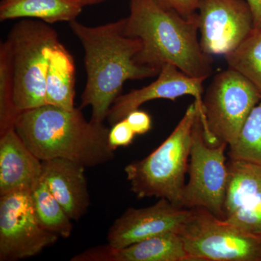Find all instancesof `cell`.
<instances>
[{
    "label": "cell",
    "instance_id": "cell-1",
    "mask_svg": "<svg viewBox=\"0 0 261 261\" xmlns=\"http://www.w3.org/2000/svg\"><path fill=\"white\" fill-rule=\"evenodd\" d=\"M124 23L125 18L97 27H87L76 20L70 22L84 48L87 74L81 108L92 107V121L107 119L126 81L150 78L161 71L135 61L142 44L140 39L125 34Z\"/></svg>",
    "mask_w": 261,
    "mask_h": 261
},
{
    "label": "cell",
    "instance_id": "cell-2",
    "mask_svg": "<svg viewBox=\"0 0 261 261\" xmlns=\"http://www.w3.org/2000/svg\"><path fill=\"white\" fill-rule=\"evenodd\" d=\"M197 13L190 17L163 6L157 0H130L124 32L140 40L135 56L138 64L161 69L172 64L193 78H208L212 58L202 51L197 39Z\"/></svg>",
    "mask_w": 261,
    "mask_h": 261
},
{
    "label": "cell",
    "instance_id": "cell-3",
    "mask_svg": "<svg viewBox=\"0 0 261 261\" xmlns=\"http://www.w3.org/2000/svg\"><path fill=\"white\" fill-rule=\"evenodd\" d=\"M14 128L42 161L63 159L86 168L100 166L115 158L108 140L109 128L103 123L87 121L79 108L45 105L23 111Z\"/></svg>",
    "mask_w": 261,
    "mask_h": 261
},
{
    "label": "cell",
    "instance_id": "cell-4",
    "mask_svg": "<svg viewBox=\"0 0 261 261\" xmlns=\"http://www.w3.org/2000/svg\"><path fill=\"white\" fill-rule=\"evenodd\" d=\"M198 109L195 100L172 133L155 150L126 166L130 191L138 198H164L180 206L189 168L192 127Z\"/></svg>",
    "mask_w": 261,
    "mask_h": 261
},
{
    "label": "cell",
    "instance_id": "cell-5",
    "mask_svg": "<svg viewBox=\"0 0 261 261\" xmlns=\"http://www.w3.org/2000/svg\"><path fill=\"white\" fill-rule=\"evenodd\" d=\"M45 22L22 19L8 35L14 81V102L20 112L47 105L46 77L51 51L60 42Z\"/></svg>",
    "mask_w": 261,
    "mask_h": 261
},
{
    "label": "cell",
    "instance_id": "cell-6",
    "mask_svg": "<svg viewBox=\"0 0 261 261\" xmlns=\"http://www.w3.org/2000/svg\"><path fill=\"white\" fill-rule=\"evenodd\" d=\"M260 97V89L236 70L228 68L215 75L202 99L207 143L232 145Z\"/></svg>",
    "mask_w": 261,
    "mask_h": 261
},
{
    "label": "cell",
    "instance_id": "cell-7",
    "mask_svg": "<svg viewBox=\"0 0 261 261\" xmlns=\"http://www.w3.org/2000/svg\"><path fill=\"white\" fill-rule=\"evenodd\" d=\"M179 234L188 261H261V236L243 231L203 207L191 208Z\"/></svg>",
    "mask_w": 261,
    "mask_h": 261
},
{
    "label": "cell",
    "instance_id": "cell-8",
    "mask_svg": "<svg viewBox=\"0 0 261 261\" xmlns=\"http://www.w3.org/2000/svg\"><path fill=\"white\" fill-rule=\"evenodd\" d=\"M198 104V103H197ZM228 144L212 147L204 136L200 108L192 130L190 180L185 185L180 206L185 208L203 207L224 219V204L228 181L225 151Z\"/></svg>",
    "mask_w": 261,
    "mask_h": 261
},
{
    "label": "cell",
    "instance_id": "cell-9",
    "mask_svg": "<svg viewBox=\"0 0 261 261\" xmlns=\"http://www.w3.org/2000/svg\"><path fill=\"white\" fill-rule=\"evenodd\" d=\"M58 238L39 222L32 189H18L0 195V260L34 256L54 245Z\"/></svg>",
    "mask_w": 261,
    "mask_h": 261
},
{
    "label": "cell",
    "instance_id": "cell-10",
    "mask_svg": "<svg viewBox=\"0 0 261 261\" xmlns=\"http://www.w3.org/2000/svg\"><path fill=\"white\" fill-rule=\"evenodd\" d=\"M197 13L200 47L210 56L231 53L254 29L246 0H200Z\"/></svg>",
    "mask_w": 261,
    "mask_h": 261
},
{
    "label": "cell",
    "instance_id": "cell-11",
    "mask_svg": "<svg viewBox=\"0 0 261 261\" xmlns=\"http://www.w3.org/2000/svg\"><path fill=\"white\" fill-rule=\"evenodd\" d=\"M190 215L191 209L174 205L164 198L144 208L130 207L110 228L108 244L122 248L156 235L179 233Z\"/></svg>",
    "mask_w": 261,
    "mask_h": 261
},
{
    "label": "cell",
    "instance_id": "cell-12",
    "mask_svg": "<svg viewBox=\"0 0 261 261\" xmlns=\"http://www.w3.org/2000/svg\"><path fill=\"white\" fill-rule=\"evenodd\" d=\"M224 204V220L261 236V166L230 159Z\"/></svg>",
    "mask_w": 261,
    "mask_h": 261
},
{
    "label": "cell",
    "instance_id": "cell-13",
    "mask_svg": "<svg viewBox=\"0 0 261 261\" xmlns=\"http://www.w3.org/2000/svg\"><path fill=\"white\" fill-rule=\"evenodd\" d=\"M205 80L190 76L172 64L163 65L159 77L152 84L117 98L108 113L107 120L110 124L114 125L145 102L158 99L175 100L185 95L195 97L203 113L202 84Z\"/></svg>",
    "mask_w": 261,
    "mask_h": 261
},
{
    "label": "cell",
    "instance_id": "cell-14",
    "mask_svg": "<svg viewBox=\"0 0 261 261\" xmlns=\"http://www.w3.org/2000/svg\"><path fill=\"white\" fill-rule=\"evenodd\" d=\"M72 261H188L179 233L156 235L122 248L110 245L93 247L75 255Z\"/></svg>",
    "mask_w": 261,
    "mask_h": 261
},
{
    "label": "cell",
    "instance_id": "cell-15",
    "mask_svg": "<svg viewBox=\"0 0 261 261\" xmlns=\"http://www.w3.org/2000/svg\"><path fill=\"white\" fill-rule=\"evenodd\" d=\"M85 167L69 160L42 161V177L71 220L78 221L90 205Z\"/></svg>",
    "mask_w": 261,
    "mask_h": 261
},
{
    "label": "cell",
    "instance_id": "cell-16",
    "mask_svg": "<svg viewBox=\"0 0 261 261\" xmlns=\"http://www.w3.org/2000/svg\"><path fill=\"white\" fill-rule=\"evenodd\" d=\"M42 175V161L25 146L14 128L0 135V195L32 189Z\"/></svg>",
    "mask_w": 261,
    "mask_h": 261
},
{
    "label": "cell",
    "instance_id": "cell-17",
    "mask_svg": "<svg viewBox=\"0 0 261 261\" xmlns=\"http://www.w3.org/2000/svg\"><path fill=\"white\" fill-rule=\"evenodd\" d=\"M83 7L75 0H2L0 20L39 19L47 23L71 22Z\"/></svg>",
    "mask_w": 261,
    "mask_h": 261
},
{
    "label": "cell",
    "instance_id": "cell-18",
    "mask_svg": "<svg viewBox=\"0 0 261 261\" xmlns=\"http://www.w3.org/2000/svg\"><path fill=\"white\" fill-rule=\"evenodd\" d=\"M75 69L73 56L61 42L51 51L46 77L47 105L74 109Z\"/></svg>",
    "mask_w": 261,
    "mask_h": 261
},
{
    "label": "cell",
    "instance_id": "cell-19",
    "mask_svg": "<svg viewBox=\"0 0 261 261\" xmlns=\"http://www.w3.org/2000/svg\"><path fill=\"white\" fill-rule=\"evenodd\" d=\"M32 195L36 214L43 227L58 237L69 238L73 228L72 220L51 194L42 175L32 187Z\"/></svg>",
    "mask_w": 261,
    "mask_h": 261
},
{
    "label": "cell",
    "instance_id": "cell-20",
    "mask_svg": "<svg viewBox=\"0 0 261 261\" xmlns=\"http://www.w3.org/2000/svg\"><path fill=\"white\" fill-rule=\"evenodd\" d=\"M225 58L228 68L241 73L261 91V27L254 28L243 43Z\"/></svg>",
    "mask_w": 261,
    "mask_h": 261
},
{
    "label": "cell",
    "instance_id": "cell-21",
    "mask_svg": "<svg viewBox=\"0 0 261 261\" xmlns=\"http://www.w3.org/2000/svg\"><path fill=\"white\" fill-rule=\"evenodd\" d=\"M20 113L14 102L11 51L6 40L0 44V135L14 128Z\"/></svg>",
    "mask_w": 261,
    "mask_h": 261
},
{
    "label": "cell",
    "instance_id": "cell-22",
    "mask_svg": "<svg viewBox=\"0 0 261 261\" xmlns=\"http://www.w3.org/2000/svg\"><path fill=\"white\" fill-rule=\"evenodd\" d=\"M228 147L230 159L261 166V97L247 117L238 139Z\"/></svg>",
    "mask_w": 261,
    "mask_h": 261
},
{
    "label": "cell",
    "instance_id": "cell-23",
    "mask_svg": "<svg viewBox=\"0 0 261 261\" xmlns=\"http://www.w3.org/2000/svg\"><path fill=\"white\" fill-rule=\"evenodd\" d=\"M136 134L132 129L126 119L117 122L110 129L109 143L113 149L118 147H126L132 143Z\"/></svg>",
    "mask_w": 261,
    "mask_h": 261
},
{
    "label": "cell",
    "instance_id": "cell-24",
    "mask_svg": "<svg viewBox=\"0 0 261 261\" xmlns=\"http://www.w3.org/2000/svg\"><path fill=\"white\" fill-rule=\"evenodd\" d=\"M132 129L136 135H142L147 133L150 130L152 126L151 117L145 111L137 109L127 115L126 118Z\"/></svg>",
    "mask_w": 261,
    "mask_h": 261
},
{
    "label": "cell",
    "instance_id": "cell-25",
    "mask_svg": "<svg viewBox=\"0 0 261 261\" xmlns=\"http://www.w3.org/2000/svg\"><path fill=\"white\" fill-rule=\"evenodd\" d=\"M163 6L174 10L180 15L190 17L197 13L200 0H157Z\"/></svg>",
    "mask_w": 261,
    "mask_h": 261
},
{
    "label": "cell",
    "instance_id": "cell-26",
    "mask_svg": "<svg viewBox=\"0 0 261 261\" xmlns=\"http://www.w3.org/2000/svg\"><path fill=\"white\" fill-rule=\"evenodd\" d=\"M253 16L254 28L261 27V0H246Z\"/></svg>",
    "mask_w": 261,
    "mask_h": 261
},
{
    "label": "cell",
    "instance_id": "cell-27",
    "mask_svg": "<svg viewBox=\"0 0 261 261\" xmlns=\"http://www.w3.org/2000/svg\"><path fill=\"white\" fill-rule=\"evenodd\" d=\"M76 3L82 5V7L87 6V5L97 4V3H101L105 0H75Z\"/></svg>",
    "mask_w": 261,
    "mask_h": 261
}]
</instances>
